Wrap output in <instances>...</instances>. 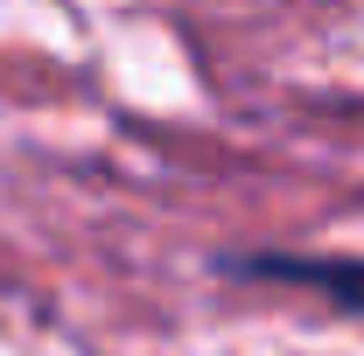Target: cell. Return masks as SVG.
I'll use <instances>...</instances> for the list:
<instances>
[{
    "label": "cell",
    "mask_w": 364,
    "mask_h": 356,
    "mask_svg": "<svg viewBox=\"0 0 364 356\" xmlns=\"http://www.w3.org/2000/svg\"><path fill=\"white\" fill-rule=\"evenodd\" d=\"M231 279H267V287H309L329 308L364 314V259H280V252H245L225 259Z\"/></svg>",
    "instance_id": "obj_1"
}]
</instances>
